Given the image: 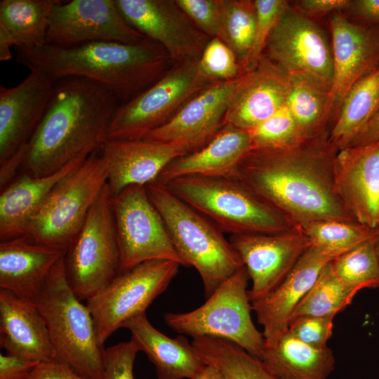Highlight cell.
Here are the masks:
<instances>
[{"instance_id":"cell-1","label":"cell","mask_w":379,"mask_h":379,"mask_svg":"<svg viewBox=\"0 0 379 379\" xmlns=\"http://www.w3.org/2000/svg\"><path fill=\"white\" fill-rule=\"evenodd\" d=\"M338 151L327 131L293 148L251 149L234 179L300 227L318 220L354 221L335 187Z\"/></svg>"},{"instance_id":"cell-2","label":"cell","mask_w":379,"mask_h":379,"mask_svg":"<svg viewBox=\"0 0 379 379\" xmlns=\"http://www.w3.org/2000/svg\"><path fill=\"white\" fill-rule=\"evenodd\" d=\"M121 104L112 91L95 81L79 77L55 81L46 112L27 143L24 171L50 175L98 150Z\"/></svg>"},{"instance_id":"cell-3","label":"cell","mask_w":379,"mask_h":379,"mask_svg":"<svg viewBox=\"0 0 379 379\" xmlns=\"http://www.w3.org/2000/svg\"><path fill=\"white\" fill-rule=\"evenodd\" d=\"M16 60L51 80L69 77L100 83L125 102L157 81L172 63L166 51L146 39L126 44L100 41L71 47H16Z\"/></svg>"},{"instance_id":"cell-4","label":"cell","mask_w":379,"mask_h":379,"mask_svg":"<svg viewBox=\"0 0 379 379\" xmlns=\"http://www.w3.org/2000/svg\"><path fill=\"white\" fill-rule=\"evenodd\" d=\"M148 196L161 215L173 244L187 267L199 274L206 298L244 267L229 240L215 225L190 206L164 185H146Z\"/></svg>"},{"instance_id":"cell-5","label":"cell","mask_w":379,"mask_h":379,"mask_svg":"<svg viewBox=\"0 0 379 379\" xmlns=\"http://www.w3.org/2000/svg\"><path fill=\"white\" fill-rule=\"evenodd\" d=\"M64 256L51 270L34 302L45 320L56 360L81 375L102 379L104 347L98 343L89 309L69 284Z\"/></svg>"},{"instance_id":"cell-6","label":"cell","mask_w":379,"mask_h":379,"mask_svg":"<svg viewBox=\"0 0 379 379\" xmlns=\"http://www.w3.org/2000/svg\"><path fill=\"white\" fill-rule=\"evenodd\" d=\"M164 185L230 235L279 234L300 227L234 178L186 176Z\"/></svg>"},{"instance_id":"cell-7","label":"cell","mask_w":379,"mask_h":379,"mask_svg":"<svg viewBox=\"0 0 379 379\" xmlns=\"http://www.w3.org/2000/svg\"><path fill=\"white\" fill-rule=\"evenodd\" d=\"M106 184L98 149L53 187L24 236L32 242L66 253Z\"/></svg>"},{"instance_id":"cell-8","label":"cell","mask_w":379,"mask_h":379,"mask_svg":"<svg viewBox=\"0 0 379 379\" xmlns=\"http://www.w3.org/2000/svg\"><path fill=\"white\" fill-rule=\"evenodd\" d=\"M248 279L246 268L241 267L221 284L199 307L188 312L164 314L166 324L175 332L193 338L213 337L230 340L260 359L265 339L251 317Z\"/></svg>"},{"instance_id":"cell-9","label":"cell","mask_w":379,"mask_h":379,"mask_svg":"<svg viewBox=\"0 0 379 379\" xmlns=\"http://www.w3.org/2000/svg\"><path fill=\"white\" fill-rule=\"evenodd\" d=\"M213 82L201 71L199 60L174 64L153 84L119 106L106 140L144 138Z\"/></svg>"},{"instance_id":"cell-10","label":"cell","mask_w":379,"mask_h":379,"mask_svg":"<svg viewBox=\"0 0 379 379\" xmlns=\"http://www.w3.org/2000/svg\"><path fill=\"white\" fill-rule=\"evenodd\" d=\"M64 264L69 284L81 300H87L119 274V250L107 184L65 253Z\"/></svg>"},{"instance_id":"cell-11","label":"cell","mask_w":379,"mask_h":379,"mask_svg":"<svg viewBox=\"0 0 379 379\" xmlns=\"http://www.w3.org/2000/svg\"><path fill=\"white\" fill-rule=\"evenodd\" d=\"M180 265L165 260L142 262L119 273L86 300L102 347L128 320L145 312L155 298L166 290Z\"/></svg>"},{"instance_id":"cell-12","label":"cell","mask_w":379,"mask_h":379,"mask_svg":"<svg viewBox=\"0 0 379 379\" xmlns=\"http://www.w3.org/2000/svg\"><path fill=\"white\" fill-rule=\"evenodd\" d=\"M122 272L146 261L165 260L186 266L146 185H131L111 197Z\"/></svg>"},{"instance_id":"cell-13","label":"cell","mask_w":379,"mask_h":379,"mask_svg":"<svg viewBox=\"0 0 379 379\" xmlns=\"http://www.w3.org/2000/svg\"><path fill=\"white\" fill-rule=\"evenodd\" d=\"M265 55L289 79L307 80L330 91L333 65L331 48L321 29L289 8L271 32Z\"/></svg>"},{"instance_id":"cell-14","label":"cell","mask_w":379,"mask_h":379,"mask_svg":"<svg viewBox=\"0 0 379 379\" xmlns=\"http://www.w3.org/2000/svg\"><path fill=\"white\" fill-rule=\"evenodd\" d=\"M147 39L121 14L115 0L60 1L53 8L46 44L71 47L109 41L134 44Z\"/></svg>"},{"instance_id":"cell-15","label":"cell","mask_w":379,"mask_h":379,"mask_svg":"<svg viewBox=\"0 0 379 379\" xmlns=\"http://www.w3.org/2000/svg\"><path fill=\"white\" fill-rule=\"evenodd\" d=\"M125 20L159 44L174 64L199 60L211 39L176 0H115Z\"/></svg>"},{"instance_id":"cell-16","label":"cell","mask_w":379,"mask_h":379,"mask_svg":"<svg viewBox=\"0 0 379 379\" xmlns=\"http://www.w3.org/2000/svg\"><path fill=\"white\" fill-rule=\"evenodd\" d=\"M229 241L252 281L251 302L276 288L310 246L301 227L279 234H231Z\"/></svg>"},{"instance_id":"cell-17","label":"cell","mask_w":379,"mask_h":379,"mask_svg":"<svg viewBox=\"0 0 379 379\" xmlns=\"http://www.w3.org/2000/svg\"><path fill=\"white\" fill-rule=\"evenodd\" d=\"M330 27L333 74L328 108L330 119L335 120L349 90L379 68V28L353 22L338 13L331 16Z\"/></svg>"},{"instance_id":"cell-18","label":"cell","mask_w":379,"mask_h":379,"mask_svg":"<svg viewBox=\"0 0 379 379\" xmlns=\"http://www.w3.org/2000/svg\"><path fill=\"white\" fill-rule=\"evenodd\" d=\"M239 79V77L210 84L144 139L182 144L190 152L201 148L225 125L226 112Z\"/></svg>"},{"instance_id":"cell-19","label":"cell","mask_w":379,"mask_h":379,"mask_svg":"<svg viewBox=\"0 0 379 379\" xmlns=\"http://www.w3.org/2000/svg\"><path fill=\"white\" fill-rule=\"evenodd\" d=\"M18 85L0 86V165L28 143L54 92V83L37 70Z\"/></svg>"},{"instance_id":"cell-20","label":"cell","mask_w":379,"mask_h":379,"mask_svg":"<svg viewBox=\"0 0 379 379\" xmlns=\"http://www.w3.org/2000/svg\"><path fill=\"white\" fill-rule=\"evenodd\" d=\"M114 197L131 185L155 181L173 159L188 152L183 145L138 140H106L98 149Z\"/></svg>"},{"instance_id":"cell-21","label":"cell","mask_w":379,"mask_h":379,"mask_svg":"<svg viewBox=\"0 0 379 379\" xmlns=\"http://www.w3.org/2000/svg\"><path fill=\"white\" fill-rule=\"evenodd\" d=\"M335 187L344 207L357 222L379 227V141L338 151Z\"/></svg>"},{"instance_id":"cell-22","label":"cell","mask_w":379,"mask_h":379,"mask_svg":"<svg viewBox=\"0 0 379 379\" xmlns=\"http://www.w3.org/2000/svg\"><path fill=\"white\" fill-rule=\"evenodd\" d=\"M337 257L310 246L276 288L264 298L251 302L257 321L263 328L265 347H274L288 331L294 310L313 286L322 269Z\"/></svg>"},{"instance_id":"cell-23","label":"cell","mask_w":379,"mask_h":379,"mask_svg":"<svg viewBox=\"0 0 379 379\" xmlns=\"http://www.w3.org/2000/svg\"><path fill=\"white\" fill-rule=\"evenodd\" d=\"M290 79L265 55L242 74L226 112L225 124L248 131L286 106Z\"/></svg>"},{"instance_id":"cell-24","label":"cell","mask_w":379,"mask_h":379,"mask_svg":"<svg viewBox=\"0 0 379 379\" xmlns=\"http://www.w3.org/2000/svg\"><path fill=\"white\" fill-rule=\"evenodd\" d=\"M251 149L247 131L225 124L205 145L171 161L156 181L164 185L186 176L234 178L239 164Z\"/></svg>"},{"instance_id":"cell-25","label":"cell","mask_w":379,"mask_h":379,"mask_svg":"<svg viewBox=\"0 0 379 379\" xmlns=\"http://www.w3.org/2000/svg\"><path fill=\"white\" fill-rule=\"evenodd\" d=\"M0 345L39 362L56 360L45 320L33 300L0 289Z\"/></svg>"},{"instance_id":"cell-26","label":"cell","mask_w":379,"mask_h":379,"mask_svg":"<svg viewBox=\"0 0 379 379\" xmlns=\"http://www.w3.org/2000/svg\"><path fill=\"white\" fill-rule=\"evenodd\" d=\"M65 254L25 236L1 241V289L35 301L51 270Z\"/></svg>"},{"instance_id":"cell-27","label":"cell","mask_w":379,"mask_h":379,"mask_svg":"<svg viewBox=\"0 0 379 379\" xmlns=\"http://www.w3.org/2000/svg\"><path fill=\"white\" fill-rule=\"evenodd\" d=\"M131 340L154 366L158 379H193L206 364L184 335L169 338L155 328L145 312L128 320Z\"/></svg>"},{"instance_id":"cell-28","label":"cell","mask_w":379,"mask_h":379,"mask_svg":"<svg viewBox=\"0 0 379 379\" xmlns=\"http://www.w3.org/2000/svg\"><path fill=\"white\" fill-rule=\"evenodd\" d=\"M88 157H78L59 171L44 176L25 172L3 189L0 195L1 241L24 236L53 187Z\"/></svg>"},{"instance_id":"cell-29","label":"cell","mask_w":379,"mask_h":379,"mask_svg":"<svg viewBox=\"0 0 379 379\" xmlns=\"http://www.w3.org/2000/svg\"><path fill=\"white\" fill-rule=\"evenodd\" d=\"M59 0L0 1V60L12 58L11 48L46 44L50 16Z\"/></svg>"},{"instance_id":"cell-30","label":"cell","mask_w":379,"mask_h":379,"mask_svg":"<svg viewBox=\"0 0 379 379\" xmlns=\"http://www.w3.org/2000/svg\"><path fill=\"white\" fill-rule=\"evenodd\" d=\"M259 359L278 379H328L335 364L327 346L312 347L288 331L274 347H265Z\"/></svg>"},{"instance_id":"cell-31","label":"cell","mask_w":379,"mask_h":379,"mask_svg":"<svg viewBox=\"0 0 379 379\" xmlns=\"http://www.w3.org/2000/svg\"><path fill=\"white\" fill-rule=\"evenodd\" d=\"M379 106V68L357 81L345 96L329 139L338 149L350 145Z\"/></svg>"},{"instance_id":"cell-32","label":"cell","mask_w":379,"mask_h":379,"mask_svg":"<svg viewBox=\"0 0 379 379\" xmlns=\"http://www.w3.org/2000/svg\"><path fill=\"white\" fill-rule=\"evenodd\" d=\"M192 344L205 363L217 367L227 379H278L258 358L230 340L199 337Z\"/></svg>"},{"instance_id":"cell-33","label":"cell","mask_w":379,"mask_h":379,"mask_svg":"<svg viewBox=\"0 0 379 379\" xmlns=\"http://www.w3.org/2000/svg\"><path fill=\"white\" fill-rule=\"evenodd\" d=\"M291 88L286 106L306 140L326 131L330 119L329 92L305 79H290Z\"/></svg>"},{"instance_id":"cell-34","label":"cell","mask_w":379,"mask_h":379,"mask_svg":"<svg viewBox=\"0 0 379 379\" xmlns=\"http://www.w3.org/2000/svg\"><path fill=\"white\" fill-rule=\"evenodd\" d=\"M357 293L335 275L331 261L294 310L290 323L302 317H334L352 302Z\"/></svg>"},{"instance_id":"cell-35","label":"cell","mask_w":379,"mask_h":379,"mask_svg":"<svg viewBox=\"0 0 379 379\" xmlns=\"http://www.w3.org/2000/svg\"><path fill=\"white\" fill-rule=\"evenodd\" d=\"M310 246L337 256L368 241L379 234V227H368L354 221L318 220L300 226Z\"/></svg>"},{"instance_id":"cell-36","label":"cell","mask_w":379,"mask_h":379,"mask_svg":"<svg viewBox=\"0 0 379 379\" xmlns=\"http://www.w3.org/2000/svg\"><path fill=\"white\" fill-rule=\"evenodd\" d=\"M225 43L244 72L252 48L256 21L255 1L218 0Z\"/></svg>"},{"instance_id":"cell-37","label":"cell","mask_w":379,"mask_h":379,"mask_svg":"<svg viewBox=\"0 0 379 379\" xmlns=\"http://www.w3.org/2000/svg\"><path fill=\"white\" fill-rule=\"evenodd\" d=\"M375 239L359 245L331 261L335 275L356 293L364 288H379V262L374 248Z\"/></svg>"},{"instance_id":"cell-38","label":"cell","mask_w":379,"mask_h":379,"mask_svg":"<svg viewBox=\"0 0 379 379\" xmlns=\"http://www.w3.org/2000/svg\"><path fill=\"white\" fill-rule=\"evenodd\" d=\"M247 131L251 149H290L306 141L286 105Z\"/></svg>"},{"instance_id":"cell-39","label":"cell","mask_w":379,"mask_h":379,"mask_svg":"<svg viewBox=\"0 0 379 379\" xmlns=\"http://www.w3.org/2000/svg\"><path fill=\"white\" fill-rule=\"evenodd\" d=\"M256 8L255 29L252 48L244 69L255 67L265 49L268 38L281 18L290 8L284 0H255Z\"/></svg>"},{"instance_id":"cell-40","label":"cell","mask_w":379,"mask_h":379,"mask_svg":"<svg viewBox=\"0 0 379 379\" xmlns=\"http://www.w3.org/2000/svg\"><path fill=\"white\" fill-rule=\"evenodd\" d=\"M199 65L203 74L213 81L232 80L242 74L234 52L218 38L209 40Z\"/></svg>"},{"instance_id":"cell-41","label":"cell","mask_w":379,"mask_h":379,"mask_svg":"<svg viewBox=\"0 0 379 379\" xmlns=\"http://www.w3.org/2000/svg\"><path fill=\"white\" fill-rule=\"evenodd\" d=\"M192 21L210 39L225 42L218 0H176Z\"/></svg>"},{"instance_id":"cell-42","label":"cell","mask_w":379,"mask_h":379,"mask_svg":"<svg viewBox=\"0 0 379 379\" xmlns=\"http://www.w3.org/2000/svg\"><path fill=\"white\" fill-rule=\"evenodd\" d=\"M138 352L131 340L104 349L102 379H135L133 367Z\"/></svg>"},{"instance_id":"cell-43","label":"cell","mask_w":379,"mask_h":379,"mask_svg":"<svg viewBox=\"0 0 379 379\" xmlns=\"http://www.w3.org/2000/svg\"><path fill=\"white\" fill-rule=\"evenodd\" d=\"M333 318L330 317H302L289 324L288 332L299 340L312 347L323 348L331 337Z\"/></svg>"},{"instance_id":"cell-44","label":"cell","mask_w":379,"mask_h":379,"mask_svg":"<svg viewBox=\"0 0 379 379\" xmlns=\"http://www.w3.org/2000/svg\"><path fill=\"white\" fill-rule=\"evenodd\" d=\"M39 361L15 354H0V379H28Z\"/></svg>"},{"instance_id":"cell-45","label":"cell","mask_w":379,"mask_h":379,"mask_svg":"<svg viewBox=\"0 0 379 379\" xmlns=\"http://www.w3.org/2000/svg\"><path fill=\"white\" fill-rule=\"evenodd\" d=\"M28 379H92L77 373L58 360L40 362Z\"/></svg>"},{"instance_id":"cell-46","label":"cell","mask_w":379,"mask_h":379,"mask_svg":"<svg viewBox=\"0 0 379 379\" xmlns=\"http://www.w3.org/2000/svg\"><path fill=\"white\" fill-rule=\"evenodd\" d=\"M352 3L348 0H302L298 5L306 13L320 15L349 7Z\"/></svg>"},{"instance_id":"cell-47","label":"cell","mask_w":379,"mask_h":379,"mask_svg":"<svg viewBox=\"0 0 379 379\" xmlns=\"http://www.w3.org/2000/svg\"><path fill=\"white\" fill-rule=\"evenodd\" d=\"M27 148V144L22 146L4 164L0 165V187L1 190L8 185L15 173L22 166Z\"/></svg>"},{"instance_id":"cell-48","label":"cell","mask_w":379,"mask_h":379,"mask_svg":"<svg viewBox=\"0 0 379 379\" xmlns=\"http://www.w3.org/2000/svg\"><path fill=\"white\" fill-rule=\"evenodd\" d=\"M378 141H379V106L349 147L364 145Z\"/></svg>"},{"instance_id":"cell-49","label":"cell","mask_w":379,"mask_h":379,"mask_svg":"<svg viewBox=\"0 0 379 379\" xmlns=\"http://www.w3.org/2000/svg\"><path fill=\"white\" fill-rule=\"evenodd\" d=\"M357 15L364 20L379 23V0H359L352 1Z\"/></svg>"},{"instance_id":"cell-50","label":"cell","mask_w":379,"mask_h":379,"mask_svg":"<svg viewBox=\"0 0 379 379\" xmlns=\"http://www.w3.org/2000/svg\"><path fill=\"white\" fill-rule=\"evenodd\" d=\"M193 379H227V378L217 367L206 364Z\"/></svg>"},{"instance_id":"cell-51","label":"cell","mask_w":379,"mask_h":379,"mask_svg":"<svg viewBox=\"0 0 379 379\" xmlns=\"http://www.w3.org/2000/svg\"><path fill=\"white\" fill-rule=\"evenodd\" d=\"M374 248H375V252L378 260L379 262V234L374 240Z\"/></svg>"}]
</instances>
